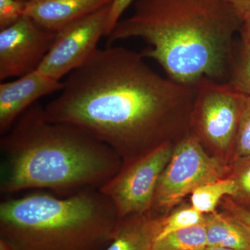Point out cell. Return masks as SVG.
Segmentation results:
<instances>
[{"label": "cell", "mask_w": 250, "mask_h": 250, "mask_svg": "<svg viewBox=\"0 0 250 250\" xmlns=\"http://www.w3.org/2000/svg\"><path fill=\"white\" fill-rule=\"evenodd\" d=\"M205 215L207 248L250 250L249 233L231 215L217 211Z\"/></svg>", "instance_id": "4fadbf2b"}, {"label": "cell", "mask_w": 250, "mask_h": 250, "mask_svg": "<svg viewBox=\"0 0 250 250\" xmlns=\"http://www.w3.org/2000/svg\"><path fill=\"white\" fill-rule=\"evenodd\" d=\"M144 59L123 47L97 49L44 107L46 119L84 129L125 161L167 142L170 118L191 113L195 87L161 76Z\"/></svg>", "instance_id": "6da1fadb"}, {"label": "cell", "mask_w": 250, "mask_h": 250, "mask_svg": "<svg viewBox=\"0 0 250 250\" xmlns=\"http://www.w3.org/2000/svg\"><path fill=\"white\" fill-rule=\"evenodd\" d=\"M55 38L56 32L41 29L25 16L0 30V80L37 70Z\"/></svg>", "instance_id": "9c48e42d"}, {"label": "cell", "mask_w": 250, "mask_h": 250, "mask_svg": "<svg viewBox=\"0 0 250 250\" xmlns=\"http://www.w3.org/2000/svg\"><path fill=\"white\" fill-rule=\"evenodd\" d=\"M207 248L205 223L178 230L154 242L152 250H205Z\"/></svg>", "instance_id": "9a60e30c"}, {"label": "cell", "mask_w": 250, "mask_h": 250, "mask_svg": "<svg viewBox=\"0 0 250 250\" xmlns=\"http://www.w3.org/2000/svg\"><path fill=\"white\" fill-rule=\"evenodd\" d=\"M205 250H233L223 248H207Z\"/></svg>", "instance_id": "484cf974"}, {"label": "cell", "mask_w": 250, "mask_h": 250, "mask_svg": "<svg viewBox=\"0 0 250 250\" xmlns=\"http://www.w3.org/2000/svg\"><path fill=\"white\" fill-rule=\"evenodd\" d=\"M136 0H113L110 5L109 13L106 22L105 36L108 37L115 29L117 24L121 21V18L125 11Z\"/></svg>", "instance_id": "7402d4cb"}, {"label": "cell", "mask_w": 250, "mask_h": 250, "mask_svg": "<svg viewBox=\"0 0 250 250\" xmlns=\"http://www.w3.org/2000/svg\"><path fill=\"white\" fill-rule=\"evenodd\" d=\"M235 194L236 185L232 179H218L197 188L192 192L191 207L203 214H208L215 211L223 197H233Z\"/></svg>", "instance_id": "5bb4252c"}, {"label": "cell", "mask_w": 250, "mask_h": 250, "mask_svg": "<svg viewBox=\"0 0 250 250\" xmlns=\"http://www.w3.org/2000/svg\"><path fill=\"white\" fill-rule=\"evenodd\" d=\"M0 192L76 193L100 189L122 167L111 147L84 129L47 121L34 104L0 139Z\"/></svg>", "instance_id": "3957f363"}, {"label": "cell", "mask_w": 250, "mask_h": 250, "mask_svg": "<svg viewBox=\"0 0 250 250\" xmlns=\"http://www.w3.org/2000/svg\"><path fill=\"white\" fill-rule=\"evenodd\" d=\"M233 4L243 21L250 19V0H234Z\"/></svg>", "instance_id": "603a6c76"}, {"label": "cell", "mask_w": 250, "mask_h": 250, "mask_svg": "<svg viewBox=\"0 0 250 250\" xmlns=\"http://www.w3.org/2000/svg\"><path fill=\"white\" fill-rule=\"evenodd\" d=\"M191 114L202 138L220 152L234 148L247 95L228 82L202 78L194 85Z\"/></svg>", "instance_id": "8992f818"}, {"label": "cell", "mask_w": 250, "mask_h": 250, "mask_svg": "<svg viewBox=\"0 0 250 250\" xmlns=\"http://www.w3.org/2000/svg\"><path fill=\"white\" fill-rule=\"evenodd\" d=\"M229 84L250 97V44L241 40L237 52L233 51L229 74Z\"/></svg>", "instance_id": "2e32d148"}, {"label": "cell", "mask_w": 250, "mask_h": 250, "mask_svg": "<svg viewBox=\"0 0 250 250\" xmlns=\"http://www.w3.org/2000/svg\"><path fill=\"white\" fill-rule=\"evenodd\" d=\"M22 0H0V30L9 27L24 16Z\"/></svg>", "instance_id": "ffe728a7"}, {"label": "cell", "mask_w": 250, "mask_h": 250, "mask_svg": "<svg viewBox=\"0 0 250 250\" xmlns=\"http://www.w3.org/2000/svg\"><path fill=\"white\" fill-rule=\"evenodd\" d=\"M228 1H231V2L233 4V1H234V0H228Z\"/></svg>", "instance_id": "4316f807"}, {"label": "cell", "mask_w": 250, "mask_h": 250, "mask_svg": "<svg viewBox=\"0 0 250 250\" xmlns=\"http://www.w3.org/2000/svg\"><path fill=\"white\" fill-rule=\"evenodd\" d=\"M223 207L228 214L238 222L250 236V210L237 203L229 196L224 199Z\"/></svg>", "instance_id": "44dd1931"}, {"label": "cell", "mask_w": 250, "mask_h": 250, "mask_svg": "<svg viewBox=\"0 0 250 250\" xmlns=\"http://www.w3.org/2000/svg\"><path fill=\"white\" fill-rule=\"evenodd\" d=\"M108 43L140 39L141 52L155 61L172 80L194 85L202 78L229 76L234 36L244 21L228 0H136Z\"/></svg>", "instance_id": "7a4b0ae2"}, {"label": "cell", "mask_w": 250, "mask_h": 250, "mask_svg": "<svg viewBox=\"0 0 250 250\" xmlns=\"http://www.w3.org/2000/svg\"><path fill=\"white\" fill-rule=\"evenodd\" d=\"M250 155V97L242 111L234 146V158Z\"/></svg>", "instance_id": "d6986e66"}, {"label": "cell", "mask_w": 250, "mask_h": 250, "mask_svg": "<svg viewBox=\"0 0 250 250\" xmlns=\"http://www.w3.org/2000/svg\"><path fill=\"white\" fill-rule=\"evenodd\" d=\"M0 250H16L9 242L0 238Z\"/></svg>", "instance_id": "d4e9b609"}, {"label": "cell", "mask_w": 250, "mask_h": 250, "mask_svg": "<svg viewBox=\"0 0 250 250\" xmlns=\"http://www.w3.org/2000/svg\"><path fill=\"white\" fill-rule=\"evenodd\" d=\"M226 172L225 166L208 156L195 136L184 137L172 149L161 174L152 208L170 209L197 188L222 178Z\"/></svg>", "instance_id": "5b68a950"}, {"label": "cell", "mask_w": 250, "mask_h": 250, "mask_svg": "<svg viewBox=\"0 0 250 250\" xmlns=\"http://www.w3.org/2000/svg\"><path fill=\"white\" fill-rule=\"evenodd\" d=\"M120 218L100 189L59 198L34 193L0 204V238L16 250H106Z\"/></svg>", "instance_id": "277c9868"}, {"label": "cell", "mask_w": 250, "mask_h": 250, "mask_svg": "<svg viewBox=\"0 0 250 250\" xmlns=\"http://www.w3.org/2000/svg\"><path fill=\"white\" fill-rule=\"evenodd\" d=\"M22 1H27V0H22Z\"/></svg>", "instance_id": "83f0119b"}, {"label": "cell", "mask_w": 250, "mask_h": 250, "mask_svg": "<svg viewBox=\"0 0 250 250\" xmlns=\"http://www.w3.org/2000/svg\"><path fill=\"white\" fill-rule=\"evenodd\" d=\"M229 177L236 185V194L231 198L250 210V155L233 159Z\"/></svg>", "instance_id": "ac0fdd59"}, {"label": "cell", "mask_w": 250, "mask_h": 250, "mask_svg": "<svg viewBox=\"0 0 250 250\" xmlns=\"http://www.w3.org/2000/svg\"><path fill=\"white\" fill-rule=\"evenodd\" d=\"M113 0H27L24 16L44 30L57 32L77 20L108 6Z\"/></svg>", "instance_id": "8fae6325"}, {"label": "cell", "mask_w": 250, "mask_h": 250, "mask_svg": "<svg viewBox=\"0 0 250 250\" xmlns=\"http://www.w3.org/2000/svg\"><path fill=\"white\" fill-rule=\"evenodd\" d=\"M148 213L120 218L106 250H152L157 234L156 219Z\"/></svg>", "instance_id": "7c38bea8"}, {"label": "cell", "mask_w": 250, "mask_h": 250, "mask_svg": "<svg viewBox=\"0 0 250 250\" xmlns=\"http://www.w3.org/2000/svg\"><path fill=\"white\" fill-rule=\"evenodd\" d=\"M110 5L57 31L53 45L37 70L61 81L83 65L98 49L100 38L105 36Z\"/></svg>", "instance_id": "ba28073f"}, {"label": "cell", "mask_w": 250, "mask_h": 250, "mask_svg": "<svg viewBox=\"0 0 250 250\" xmlns=\"http://www.w3.org/2000/svg\"><path fill=\"white\" fill-rule=\"evenodd\" d=\"M63 83L39 70L0 84V134L7 132L15 122L39 99L62 89Z\"/></svg>", "instance_id": "30bf717a"}, {"label": "cell", "mask_w": 250, "mask_h": 250, "mask_svg": "<svg viewBox=\"0 0 250 250\" xmlns=\"http://www.w3.org/2000/svg\"><path fill=\"white\" fill-rule=\"evenodd\" d=\"M240 33H241V40L250 44V19L244 21Z\"/></svg>", "instance_id": "cb8c5ba5"}, {"label": "cell", "mask_w": 250, "mask_h": 250, "mask_svg": "<svg viewBox=\"0 0 250 250\" xmlns=\"http://www.w3.org/2000/svg\"><path fill=\"white\" fill-rule=\"evenodd\" d=\"M170 142L125 162L100 190L116 207L119 218L145 214L152 208L161 174L172 153Z\"/></svg>", "instance_id": "52a82bcc"}, {"label": "cell", "mask_w": 250, "mask_h": 250, "mask_svg": "<svg viewBox=\"0 0 250 250\" xmlns=\"http://www.w3.org/2000/svg\"><path fill=\"white\" fill-rule=\"evenodd\" d=\"M205 221L206 215L197 211L193 207L181 208L165 218H157V234L155 241L174 231L202 225L205 223Z\"/></svg>", "instance_id": "e0dca14e"}]
</instances>
